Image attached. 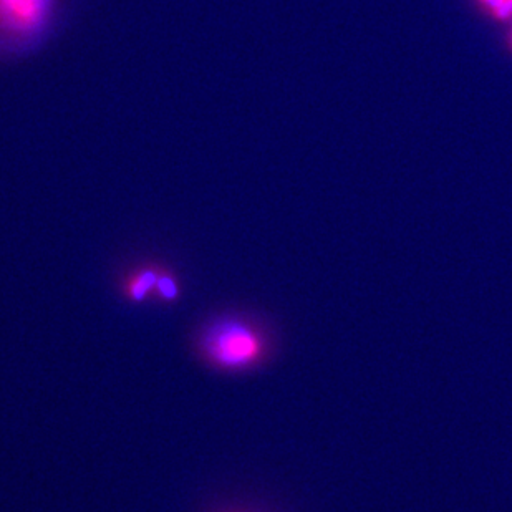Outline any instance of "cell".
<instances>
[{
    "label": "cell",
    "instance_id": "1",
    "mask_svg": "<svg viewBox=\"0 0 512 512\" xmlns=\"http://www.w3.org/2000/svg\"><path fill=\"white\" fill-rule=\"evenodd\" d=\"M62 0H0V47L29 54L52 34Z\"/></svg>",
    "mask_w": 512,
    "mask_h": 512
},
{
    "label": "cell",
    "instance_id": "2",
    "mask_svg": "<svg viewBox=\"0 0 512 512\" xmlns=\"http://www.w3.org/2000/svg\"><path fill=\"white\" fill-rule=\"evenodd\" d=\"M204 357L223 370H246L261 362L266 342L251 325L226 320L213 325L203 339Z\"/></svg>",
    "mask_w": 512,
    "mask_h": 512
},
{
    "label": "cell",
    "instance_id": "3",
    "mask_svg": "<svg viewBox=\"0 0 512 512\" xmlns=\"http://www.w3.org/2000/svg\"><path fill=\"white\" fill-rule=\"evenodd\" d=\"M163 267L143 266L130 272L123 281V294L131 302H143V300L155 297L156 284L160 279Z\"/></svg>",
    "mask_w": 512,
    "mask_h": 512
},
{
    "label": "cell",
    "instance_id": "4",
    "mask_svg": "<svg viewBox=\"0 0 512 512\" xmlns=\"http://www.w3.org/2000/svg\"><path fill=\"white\" fill-rule=\"evenodd\" d=\"M491 19L498 22H512V0H476Z\"/></svg>",
    "mask_w": 512,
    "mask_h": 512
},
{
    "label": "cell",
    "instance_id": "5",
    "mask_svg": "<svg viewBox=\"0 0 512 512\" xmlns=\"http://www.w3.org/2000/svg\"><path fill=\"white\" fill-rule=\"evenodd\" d=\"M178 295V282H176L170 271L163 269L160 279H158V284H156V299H160L161 302H174V300L178 299Z\"/></svg>",
    "mask_w": 512,
    "mask_h": 512
},
{
    "label": "cell",
    "instance_id": "6",
    "mask_svg": "<svg viewBox=\"0 0 512 512\" xmlns=\"http://www.w3.org/2000/svg\"><path fill=\"white\" fill-rule=\"evenodd\" d=\"M509 39H511V49H512V29H511V34H509Z\"/></svg>",
    "mask_w": 512,
    "mask_h": 512
}]
</instances>
